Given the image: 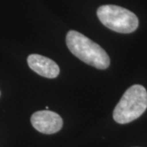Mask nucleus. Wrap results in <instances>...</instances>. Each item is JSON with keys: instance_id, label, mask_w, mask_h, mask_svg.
<instances>
[{"instance_id": "2", "label": "nucleus", "mask_w": 147, "mask_h": 147, "mask_svg": "<svg viewBox=\"0 0 147 147\" xmlns=\"http://www.w3.org/2000/svg\"><path fill=\"white\" fill-rule=\"evenodd\" d=\"M147 109V91L139 84L130 87L123 95L113 112V118L120 124L138 119Z\"/></svg>"}, {"instance_id": "4", "label": "nucleus", "mask_w": 147, "mask_h": 147, "mask_svg": "<svg viewBox=\"0 0 147 147\" xmlns=\"http://www.w3.org/2000/svg\"><path fill=\"white\" fill-rule=\"evenodd\" d=\"M32 126L43 134H54L63 126L62 118L58 114L48 110L34 112L30 119Z\"/></svg>"}, {"instance_id": "5", "label": "nucleus", "mask_w": 147, "mask_h": 147, "mask_svg": "<svg viewBox=\"0 0 147 147\" xmlns=\"http://www.w3.org/2000/svg\"><path fill=\"white\" fill-rule=\"evenodd\" d=\"M27 62L32 70L45 78L54 79L57 78L60 73L57 64L52 59L41 55H30L27 58Z\"/></svg>"}, {"instance_id": "6", "label": "nucleus", "mask_w": 147, "mask_h": 147, "mask_svg": "<svg viewBox=\"0 0 147 147\" xmlns=\"http://www.w3.org/2000/svg\"><path fill=\"white\" fill-rule=\"evenodd\" d=\"M45 108H46V110H48V109H49V107H48V106H46Z\"/></svg>"}, {"instance_id": "1", "label": "nucleus", "mask_w": 147, "mask_h": 147, "mask_svg": "<svg viewBox=\"0 0 147 147\" xmlns=\"http://www.w3.org/2000/svg\"><path fill=\"white\" fill-rule=\"evenodd\" d=\"M66 45L74 56L91 66L105 69L110 66V59L99 44L75 30L66 34Z\"/></svg>"}, {"instance_id": "7", "label": "nucleus", "mask_w": 147, "mask_h": 147, "mask_svg": "<svg viewBox=\"0 0 147 147\" xmlns=\"http://www.w3.org/2000/svg\"><path fill=\"white\" fill-rule=\"evenodd\" d=\"M0 95H1V92H0Z\"/></svg>"}, {"instance_id": "3", "label": "nucleus", "mask_w": 147, "mask_h": 147, "mask_svg": "<svg viewBox=\"0 0 147 147\" xmlns=\"http://www.w3.org/2000/svg\"><path fill=\"white\" fill-rule=\"evenodd\" d=\"M96 15L105 26L121 34L132 33L139 25L138 18L133 12L119 6H100Z\"/></svg>"}]
</instances>
